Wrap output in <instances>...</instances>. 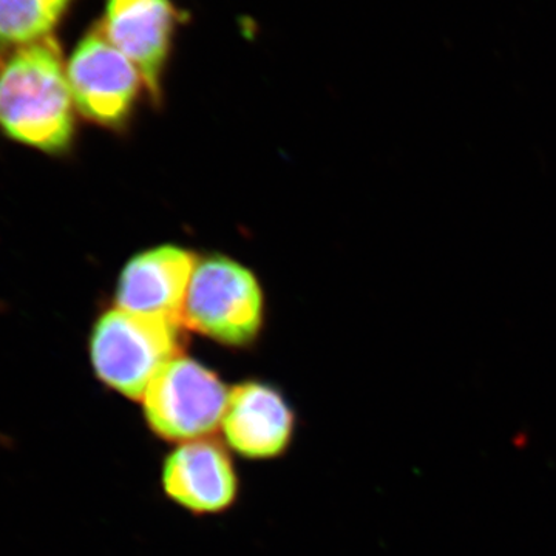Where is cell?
<instances>
[{
    "label": "cell",
    "instance_id": "6da1fadb",
    "mask_svg": "<svg viewBox=\"0 0 556 556\" xmlns=\"http://www.w3.org/2000/svg\"><path fill=\"white\" fill-rule=\"evenodd\" d=\"M75 102L67 65L53 36L0 46V131L46 153H61L75 137Z\"/></svg>",
    "mask_w": 556,
    "mask_h": 556
},
{
    "label": "cell",
    "instance_id": "7a4b0ae2",
    "mask_svg": "<svg viewBox=\"0 0 556 556\" xmlns=\"http://www.w3.org/2000/svg\"><path fill=\"white\" fill-rule=\"evenodd\" d=\"M181 353L179 324L119 308L97 321L90 338L94 375L121 396L141 401L156 375Z\"/></svg>",
    "mask_w": 556,
    "mask_h": 556
},
{
    "label": "cell",
    "instance_id": "3957f363",
    "mask_svg": "<svg viewBox=\"0 0 556 556\" xmlns=\"http://www.w3.org/2000/svg\"><path fill=\"white\" fill-rule=\"evenodd\" d=\"M229 391L212 369L179 356L161 369L142 396L146 420L164 441L207 439L222 428Z\"/></svg>",
    "mask_w": 556,
    "mask_h": 556
},
{
    "label": "cell",
    "instance_id": "277c9868",
    "mask_svg": "<svg viewBox=\"0 0 556 556\" xmlns=\"http://www.w3.org/2000/svg\"><path fill=\"white\" fill-rule=\"evenodd\" d=\"M263 298L251 270L229 258L199 263L186 295L185 321L190 328L230 346L257 338Z\"/></svg>",
    "mask_w": 556,
    "mask_h": 556
},
{
    "label": "cell",
    "instance_id": "5b68a950",
    "mask_svg": "<svg viewBox=\"0 0 556 556\" xmlns=\"http://www.w3.org/2000/svg\"><path fill=\"white\" fill-rule=\"evenodd\" d=\"M70 90L80 115L115 127L130 115L141 89V73L100 28L79 40L67 64Z\"/></svg>",
    "mask_w": 556,
    "mask_h": 556
},
{
    "label": "cell",
    "instance_id": "8992f818",
    "mask_svg": "<svg viewBox=\"0 0 556 556\" xmlns=\"http://www.w3.org/2000/svg\"><path fill=\"white\" fill-rule=\"evenodd\" d=\"M178 13L170 0H108L100 30L141 73L160 98L161 76L169 56Z\"/></svg>",
    "mask_w": 556,
    "mask_h": 556
},
{
    "label": "cell",
    "instance_id": "52a82bcc",
    "mask_svg": "<svg viewBox=\"0 0 556 556\" xmlns=\"http://www.w3.org/2000/svg\"><path fill=\"white\" fill-rule=\"evenodd\" d=\"M161 482L175 504L199 515L222 514L239 495V478L229 453L208 438L172 450Z\"/></svg>",
    "mask_w": 556,
    "mask_h": 556
},
{
    "label": "cell",
    "instance_id": "ba28073f",
    "mask_svg": "<svg viewBox=\"0 0 556 556\" xmlns=\"http://www.w3.org/2000/svg\"><path fill=\"white\" fill-rule=\"evenodd\" d=\"M193 270L195 258L185 249L161 247L142 252L121 274L118 308L181 325Z\"/></svg>",
    "mask_w": 556,
    "mask_h": 556
},
{
    "label": "cell",
    "instance_id": "9c48e42d",
    "mask_svg": "<svg viewBox=\"0 0 556 556\" xmlns=\"http://www.w3.org/2000/svg\"><path fill=\"white\" fill-rule=\"evenodd\" d=\"M295 416L276 388L244 382L229 391L222 420L226 444L248 459L283 455L294 437Z\"/></svg>",
    "mask_w": 556,
    "mask_h": 556
},
{
    "label": "cell",
    "instance_id": "30bf717a",
    "mask_svg": "<svg viewBox=\"0 0 556 556\" xmlns=\"http://www.w3.org/2000/svg\"><path fill=\"white\" fill-rule=\"evenodd\" d=\"M73 0H0V46L49 38Z\"/></svg>",
    "mask_w": 556,
    "mask_h": 556
}]
</instances>
